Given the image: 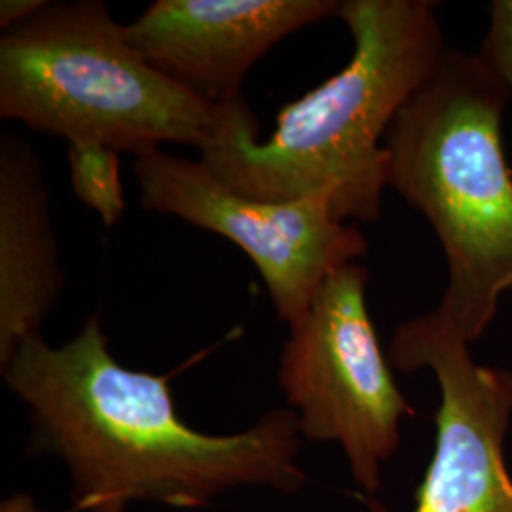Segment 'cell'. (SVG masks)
Instances as JSON below:
<instances>
[{"instance_id":"1","label":"cell","mask_w":512,"mask_h":512,"mask_svg":"<svg viewBox=\"0 0 512 512\" xmlns=\"http://www.w3.org/2000/svg\"><path fill=\"white\" fill-rule=\"evenodd\" d=\"M0 370L29 408L31 452L67 465L73 511L124 512L139 501L202 509L241 488L294 494L308 482L293 410L232 435L198 431L179 416L169 376L114 359L99 313L61 346L42 334L25 340Z\"/></svg>"},{"instance_id":"2","label":"cell","mask_w":512,"mask_h":512,"mask_svg":"<svg viewBox=\"0 0 512 512\" xmlns=\"http://www.w3.org/2000/svg\"><path fill=\"white\" fill-rule=\"evenodd\" d=\"M338 18L353 38L348 65L279 110L266 141L243 101L200 160L253 200L321 198L342 222H376L385 135L448 48L431 0H344Z\"/></svg>"},{"instance_id":"3","label":"cell","mask_w":512,"mask_h":512,"mask_svg":"<svg viewBox=\"0 0 512 512\" xmlns=\"http://www.w3.org/2000/svg\"><path fill=\"white\" fill-rule=\"evenodd\" d=\"M512 93L482 54L446 50L385 135L389 186L431 224L446 256L439 308L473 344L512 291Z\"/></svg>"},{"instance_id":"4","label":"cell","mask_w":512,"mask_h":512,"mask_svg":"<svg viewBox=\"0 0 512 512\" xmlns=\"http://www.w3.org/2000/svg\"><path fill=\"white\" fill-rule=\"evenodd\" d=\"M245 99L213 103L141 54L103 0L50 2L0 38V118L73 143L202 150Z\"/></svg>"},{"instance_id":"5","label":"cell","mask_w":512,"mask_h":512,"mask_svg":"<svg viewBox=\"0 0 512 512\" xmlns=\"http://www.w3.org/2000/svg\"><path fill=\"white\" fill-rule=\"evenodd\" d=\"M366 285L359 262L329 275L306 317L289 329L277 380L302 437L338 444L361 495L374 497L414 408L370 319Z\"/></svg>"},{"instance_id":"6","label":"cell","mask_w":512,"mask_h":512,"mask_svg":"<svg viewBox=\"0 0 512 512\" xmlns=\"http://www.w3.org/2000/svg\"><path fill=\"white\" fill-rule=\"evenodd\" d=\"M133 173L143 209L219 234L251 258L289 329L310 311L336 270L368 251L363 232L336 219L321 198L262 202L222 183L203 164L154 150L137 156Z\"/></svg>"},{"instance_id":"7","label":"cell","mask_w":512,"mask_h":512,"mask_svg":"<svg viewBox=\"0 0 512 512\" xmlns=\"http://www.w3.org/2000/svg\"><path fill=\"white\" fill-rule=\"evenodd\" d=\"M387 357L406 374L431 370L440 389L435 450L412 512H512V370L476 363L471 342L439 308L399 325ZM361 501L368 512H389L376 497Z\"/></svg>"},{"instance_id":"8","label":"cell","mask_w":512,"mask_h":512,"mask_svg":"<svg viewBox=\"0 0 512 512\" xmlns=\"http://www.w3.org/2000/svg\"><path fill=\"white\" fill-rule=\"evenodd\" d=\"M338 14L340 0H156L126 35L158 71L222 105L243 97L245 76L275 44Z\"/></svg>"},{"instance_id":"9","label":"cell","mask_w":512,"mask_h":512,"mask_svg":"<svg viewBox=\"0 0 512 512\" xmlns=\"http://www.w3.org/2000/svg\"><path fill=\"white\" fill-rule=\"evenodd\" d=\"M48 186L42 162L25 139L0 137V368L40 334L63 293Z\"/></svg>"},{"instance_id":"10","label":"cell","mask_w":512,"mask_h":512,"mask_svg":"<svg viewBox=\"0 0 512 512\" xmlns=\"http://www.w3.org/2000/svg\"><path fill=\"white\" fill-rule=\"evenodd\" d=\"M67 158L74 196L105 226L118 224L126 211L118 152L103 145L73 143L67 147Z\"/></svg>"},{"instance_id":"11","label":"cell","mask_w":512,"mask_h":512,"mask_svg":"<svg viewBox=\"0 0 512 512\" xmlns=\"http://www.w3.org/2000/svg\"><path fill=\"white\" fill-rule=\"evenodd\" d=\"M480 54L484 55L512 93V0H495Z\"/></svg>"},{"instance_id":"12","label":"cell","mask_w":512,"mask_h":512,"mask_svg":"<svg viewBox=\"0 0 512 512\" xmlns=\"http://www.w3.org/2000/svg\"><path fill=\"white\" fill-rule=\"evenodd\" d=\"M48 0H2L0 2V29L2 33H10L25 25L27 21L44 10Z\"/></svg>"},{"instance_id":"13","label":"cell","mask_w":512,"mask_h":512,"mask_svg":"<svg viewBox=\"0 0 512 512\" xmlns=\"http://www.w3.org/2000/svg\"><path fill=\"white\" fill-rule=\"evenodd\" d=\"M2 512H40L35 509L33 501L27 499V497H14L10 501L4 503Z\"/></svg>"}]
</instances>
